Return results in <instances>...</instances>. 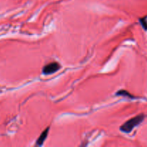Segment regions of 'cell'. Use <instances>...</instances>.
<instances>
[{
    "label": "cell",
    "instance_id": "7a4b0ae2",
    "mask_svg": "<svg viewBox=\"0 0 147 147\" xmlns=\"http://www.w3.org/2000/svg\"><path fill=\"white\" fill-rule=\"evenodd\" d=\"M61 68V65L57 62H53L46 65L42 68V73L45 75H50L56 73Z\"/></svg>",
    "mask_w": 147,
    "mask_h": 147
},
{
    "label": "cell",
    "instance_id": "6da1fadb",
    "mask_svg": "<svg viewBox=\"0 0 147 147\" xmlns=\"http://www.w3.org/2000/svg\"><path fill=\"white\" fill-rule=\"evenodd\" d=\"M144 119V115L140 114L132 119H129L127 121L125 122L120 127V130L123 133L129 134L133 131V129L137 126H139Z\"/></svg>",
    "mask_w": 147,
    "mask_h": 147
},
{
    "label": "cell",
    "instance_id": "3957f363",
    "mask_svg": "<svg viewBox=\"0 0 147 147\" xmlns=\"http://www.w3.org/2000/svg\"><path fill=\"white\" fill-rule=\"evenodd\" d=\"M49 129H50V128L47 127V129H45L44 131L40 134V136H39V138L37 139V141H36V146H42V145L43 144V143L45 142V139H47V135H48Z\"/></svg>",
    "mask_w": 147,
    "mask_h": 147
},
{
    "label": "cell",
    "instance_id": "5b68a950",
    "mask_svg": "<svg viewBox=\"0 0 147 147\" xmlns=\"http://www.w3.org/2000/svg\"><path fill=\"white\" fill-rule=\"evenodd\" d=\"M140 23L142 24V27L145 30H147V21L146 20V19L143 18V19H140Z\"/></svg>",
    "mask_w": 147,
    "mask_h": 147
},
{
    "label": "cell",
    "instance_id": "277c9868",
    "mask_svg": "<svg viewBox=\"0 0 147 147\" xmlns=\"http://www.w3.org/2000/svg\"><path fill=\"white\" fill-rule=\"evenodd\" d=\"M116 96H125V97H128L129 98H136V97L135 96H134L133 95L131 94L130 93H129V92L127 91V90H119V91L117 92V93H116Z\"/></svg>",
    "mask_w": 147,
    "mask_h": 147
}]
</instances>
